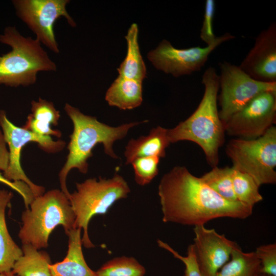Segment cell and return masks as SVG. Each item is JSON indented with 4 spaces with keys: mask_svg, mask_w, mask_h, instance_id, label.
Wrapping results in <instances>:
<instances>
[{
    "mask_svg": "<svg viewBox=\"0 0 276 276\" xmlns=\"http://www.w3.org/2000/svg\"><path fill=\"white\" fill-rule=\"evenodd\" d=\"M158 194L165 223L195 226L218 218L244 219L253 210L223 198L185 166H175L163 175Z\"/></svg>",
    "mask_w": 276,
    "mask_h": 276,
    "instance_id": "1",
    "label": "cell"
},
{
    "mask_svg": "<svg viewBox=\"0 0 276 276\" xmlns=\"http://www.w3.org/2000/svg\"><path fill=\"white\" fill-rule=\"evenodd\" d=\"M64 109L72 120L74 129L70 135L67 146L68 154L66 160L59 173V180L61 191L70 198L66 179L73 169L86 174L88 170L87 160L93 156L92 150L99 143H102L105 154L113 159L119 156L113 149V143L122 140L133 127L147 122H133L113 127L99 122L94 117L84 114L80 110L68 103Z\"/></svg>",
    "mask_w": 276,
    "mask_h": 276,
    "instance_id": "2",
    "label": "cell"
},
{
    "mask_svg": "<svg viewBox=\"0 0 276 276\" xmlns=\"http://www.w3.org/2000/svg\"><path fill=\"white\" fill-rule=\"evenodd\" d=\"M204 86L202 98L195 111L175 127L167 129L171 143L189 141L203 150L208 164L212 167L219 163V149L224 142L225 130L217 108L219 77L213 67L202 75Z\"/></svg>",
    "mask_w": 276,
    "mask_h": 276,
    "instance_id": "3",
    "label": "cell"
},
{
    "mask_svg": "<svg viewBox=\"0 0 276 276\" xmlns=\"http://www.w3.org/2000/svg\"><path fill=\"white\" fill-rule=\"evenodd\" d=\"M0 42L11 50L0 56V84L10 87L35 83L40 72H55L56 63L36 39L25 37L15 27L5 28Z\"/></svg>",
    "mask_w": 276,
    "mask_h": 276,
    "instance_id": "4",
    "label": "cell"
},
{
    "mask_svg": "<svg viewBox=\"0 0 276 276\" xmlns=\"http://www.w3.org/2000/svg\"><path fill=\"white\" fill-rule=\"evenodd\" d=\"M18 237L22 244L37 249L48 246L50 234L62 225L65 233L75 228V215L68 197L61 191L52 190L34 198L22 213Z\"/></svg>",
    "mask_w": 276,
    "mask_h": 276,
    "instance_id": "5",
    "label": "cell"
},
{
    "mask_svg": "<svg viewBox=\"0 0 276 276\" xmlns=\"http://www.w3.org/2000/svg\"><path fill=\"white\" fill-rule=\"evenodd\" d=\"M76 190L69 200L75 215V228L83 230L82 243L87 248L95 247L88 234V226L96 215L105 214L118 200L126 198L130 192L127 181L116 173L110 178L99 177L76 183Z\"/></svg>",
    "mask_w": 276,
    "mask_h": 276,
    "instance_id": "6",
    "label": "cell"
},
{
    "mask_svg": "<svg viewBox=\"0 0 276 276\" xmlns=\"http://www.w3.org/2000/svg\"><path fill=\"white\" fill-rule=\"evenodd\" d=\"M225 152L232 168L252 177L259 186L276 182V127L253 140L231 139Z\"/></svg>",
    "mask_w": 276,
    "mask_h": 276,
    "instance_id": "7",
    "label": "cell"
},
{
    "mask_svg": "<svg viewBox=\"0 0 276 276\" xmlns=\"http://www.w3.org/2000/svg\"><path fill=\"white\" fill-rule=\"evenodd\" d=\"M219 65L220 93L217 98L220 107L219 116L223 126L231 116L258 95L265 91H276V82L257 81L239 66L225 61Z\"/></svg>",
    "mask_w": 276,
    "mask_h": 276,
    "instance_id": "8",
    "label": "cell"
},
{
    "mask_svg": "<svg viewBox=\"0 0 276 276\" xmlns=\"http://www.w3.org/2000/svg\"><path fill=\"white\" fill-rule=\"evenodd\" d=\"M0 126L8 146L9 164L3 172L4 176L11 181H21L27 184L35 197L44 193L43 187L34 183L26 175L20 165L22 148L29 142H36L43 151L55 153L61 151L66 143L62 140L54 141L50 136L37 134L22 127L13 124L7 118L6 112L0 110Z\"/></svg>",
    "mask_w": 276,
    "mask_h": 276,
    "instance_id": "9",
    "label": "cell"
},
{
    "mask_svg": "<svg viewBox=\"0 0 276 276\" xmlns=\"http://www.w3.org/2000/svg\"><path fill=\"white\" fill-rule=\"evenodd\" d=\"M68 0H14L17 16L36 35V39L51 51L59 53L54 31L57 19L64 17L72 27L76 26L66 6Z\"/></svg>",
    "mask_w": 276,
    "mask_h": 276,
    "instance_id": "10",
    "label": "cell"
},
{
    "mask_svg": "<svg viewBox=\"0 0 276 276\" xmlns=\"http://www.w3.org/2000/svg\"><path fill=\"white\" fill-rule=\"evenodd\" d=\"M235 38L229 33L218 36L212 44L205 47H191L179 49L166 39L163 40L147 57L157 70L175 77L190 75L199 71L207 61L210 55L221 44Z\"/></svg>",
    "mask_w": 276,
    "mask_h": 276,
    "instance_id": "11",
    "label": "cell"
},
{
    "mask_svg": "<svg viewBox=\"0 0 276 276\" xmlns=\"http://www.w3.org/2000/svg\"><path fill=\"white\" fill-rule=\"evenodd\" d=\"M275 121L276 91H265L231 116L224 128L228 135L253 140L263 135Z\"/></svg>",
    "mask_w": 276,
    "mask_h": 276,
    "instance_id": "12",
    "label": "cell"
},
{
    "mask_svg": "<svg viewBox=\"0 0 276 276\" xmlns=\"http://www.w3.org/2000/svg\"><path fill=\"white\" fill-rule=\"evenodd\" d=\"M194 233L193 244L199 270L203 276H215L238 244L204 225L195 226Z\"/></svg>",
    "mask_w": 276,
    "mask_h": 276,
    "instance_id": "13",
    "label": "cell"
},
{
    "mask_svg": "<svg viewBox=\"0 0 276 276\" xmlns=\"http://www.w3.org/2000/svg\"><path fill=\"white\" fill-rule=\"evenodd\" d=\"M239 67L252 79L276 82V24L272 22L256 38L254 47Z\"/></svg>",
    "mask_w": 276,
    "mask_h": 276,
    "instance_id": "14",
    "label": "cell"
},
{
    "mask_svg": "<svg viewBox=\"0 0 276 276\" xmlns=\"http://www.w3.org/2000/svg\"><path fill=\"white\" fill-rule=\"evenodd\" d=\"M81 232L73 228L66 234L68 238L66 256L62 261L50 265L51 276H97L84 259Z\"/></svg>",
    "mask_w": 276,
    "mask_h": 276,
    "instance_id": "15",
    "label": "cell"
},
{
    "mask_svg": "<svg viewBox=\"0 0 276 276\" xmlns=\"http://www.w3.org/2000/svg\"><path fill=\"white\" fill-rule=\"evenodd\" d=\"M167 129L158 126L152 128L147 135L130 140L124 153L125 164H131L134 159L140 157L152 156L160 158L165 157L166 148L170 144Z\"/></svg>",
    "mask_w": 276,
    "mask_h": 276,
    "instance_id": "16",
    "label": "cell"
},
{
    "mask_svg": "<svg viewBox=\"0 0 276 276\" xmlns=\"http://www.w3.org/2000/svg\"><path fill=\"white\" fill-rule=\"evenodd\" d=\"M31 112L23 128L40 135L61 137L60 130L51 128L52 125L58 124L60 117L59 111L53 102L41 98L37 101H32Z\"/></svg>",
    "mask_w": 276,
    "mask_h": 276,
    "instance_id": "17",
    "label": "cell"
},
{
    "mask_svg": "<svg viewBox=\"0 0 276 276\" xmlns=\"http://www.w3.org/2000/svg\"><path fill=\"white\" fill-rule=\"evenodd\" d=\"M143 82L119 76L106 92L105 99L110 106L130 110L142 104Z\"/></svg>",
    "mask_w": 276,
    "mask_h": 276,
    "instance_id": "18",
    "label": "cell"
},
{
    "mask_svg": "<svg viewBox=\"0 0 276 276\" xmlns=\"http://www.w3.org/2000/svg\"><path fill=\"white\" fill-rule=\"evenodd\" d=\"M13 197L11 191L0 190V273L12 270L22 251L11 238L7 226L5 213Z\"/></svg>",
    "mask_w": 276,
    "mask_h": 276,
    "instance_id": "19",
    "label": "cell"
},
{
    "mask_svg": "<svg viewBox=\"0 0 276 276\" xmlns=\"http://www.w3.org/2000/svg\"><path fill=\"white\" fill-rule=\"evenodd\" d=\"M138 37L139 28L136 24L133 23L125 36L127 45L126 56L117 71L119 76L143 82L146 77L147 70L141 54Z\"/></svg>",
    "mask_w": 276,
    "mask_h": 276,
    "instance_id": "20",
    "label": "cell"
},
{
    "mask_svg": "<svg viewBox=\"0 0 276 276\" xmlns=\"http://www.w3.org/2000/svg\"><path fill=\"white\" fill-rule=\"evenodd\" d=\"M22 255L15 262L12 271L18 276H51V261L45 251L29 244H22Z\"/></svg>",
    "mask_w": 276,
    "mask_h": 276,
    "instance_id": "21",
    "label": "cell"
},
{
    "mask_svg": "<svg viewBox=\"0 0 276 276\" xmlns=\"http://www.w3.org/2000/svg\"><path fill=\"white\" fill-rule=\"evenodd\" d=\"M261 269L255 252H243L238 245L233 250L230 260L215 276H261Z\"/></svg>",
    "mask_w": 276,
    "mask_h": 276,
    "instance_id": "22",
    "label": "cell"
},
{
    "mask_svg": "<svg viewBox=\"0 0 276 276\" xmlns=\"http://www.w3.org/2000/svg\"><path fill=\"white\" fill-rule=\"evenodd\" d=\"M232 182L237 201L253 208L256 203L263 200L259 192L260 186L247 174L233 168Z\"/></svg>",
    "mask_w": 276,
    "mask_h": 276,
    "instance_id": "23",
    "label": "cell"
},
{
    "mask_svg": "<svg viewBox=\"0 0 276 276\" xmlns=\"http://www.w3.org/2000/svg\"><path fill=\"white\" fill-rule=\"evenodd\" d=\"M232 174V167L216 166L200 178L221 197L228 201H236L237 200L233 190Z\"/></svg>",
    "mask_w": 276,
    "mask_h": 276,
    "instance_id": "24",
    "label": "cell"
},
{
    "mask_svg": "<svg viewBox=\"0 0 276 276\" xmlns=\"http://www.w3.org/2000/svg\"><path fill=\"white\" fill-rule=\"evenodd\" d=\"M95 272L97 276H144L146 269L135 258L122 256L108 261Z\"/></svg>",
    "mask_w": 276,
    "mask_h": 276,
    "instance_id": "25",
    "label": "cell"
},
{
    "mask_svg": "<svg viewBox=\"0 0 276 276\" xmlns=\"http://www.w3.org/2000/svg\"><path fill=\"white\" fill-rule=\"evenodd\" d=\"M159 160L160 158L156 156L134 159L131 164L133 169L136 183L142 186L150 183L159 172L158 165Z\"/></svg>",
    "mask_w": 276,
    "mask_h": 276,
    "instance_id": "26",
    "label": "cell"
},
{
    "mask_svg": "<svg viewBox=\"0 0 276 276\" xmlns=\"http://www.w3.org/2000/svg\"><path fill=\"white\" fill-rule=\"evenodd\" d=\"M158 246L170 252L174 258L181 261L185 266L184 276H203L199 270L193 244L188 246L186 256L179 254L167 243L158 239L157 241Z\"/></svg>",
    "mask_w": 276,
    "mask_h": 276,
    "instance_id": "27",
    "label": "cell"
},
{
    "mask_svg": "<svg viewBox=\"0 0 276 276\" xmlns=\"http://www.w3.org/2000/svg\"><path fill=\"white\" fill-rule=\"evenodd\" d=\"M255 252L260 261L262 273L276 276V244L260 245Z\"/></svg>",
    "mask_w": 276,
    "mask_h": 276,
    "instance_id": "28",
    "label": "cell"
},
{
    "mask_svg": "<svg viewBox=\"0 0 276 276\" xmlns=\"http://www.w3.org/2000/svg\"><path fill=\"white\" fill-rule=\"evenodd\" d=\"M215 11V3L214 0H206L205 4L203 20L200 30L201 39L209 45L217 39L213 30V21Z\"/></svg>",
    "mask_w": 276,
    "mask_h": 276,
    "instance_id": "29",
    "label": "cell"
},
{
    "mask_svg": "<svg viewBox=\"0 0 276 276\" xmlns=\"http://www.w3.org/2000/svg\"><path fill=\"white\" fill-rule=\"evenodd\" d=\"M0 182L3 183L18 193L22 197L26 209H28L35 196L29 187L25 182L21 181H11L7 179L0 171Z\"/></svg>",
    "mask_w": 276,
    "mask_h": 276,
    "instance_id": "30",
    "label": "cell"
},
{
    "mask_svg": "<svg viewBox=\"0 0 276 276\" xmlns=\"http://www.w3.org/2000/svg\"><path fill=\"white\" fill-rule=\"evenodd\" d=\"M9 159L8 148L4 135L0 130V171L4 172L8 167Z\"/></svg>",
    "mask_w": 276,
    "mask_h": 276,
    "instance_id": "31",
    "label": "cell"
},
{
    "mask_svg": "<svg viewBox=\"0 0 276 276\" xmlns=\"http://www.w3.org/2000/svg\"><path fill=\"white\" fill-rule=\"evenodd\" d=\"M0 276H18L14 274L12 270L9 272H4L0 273Z\"/></svg>",
    "mask_w": 276,
    "mask_h": 276,
    "instance_id": "32",
    "label": "cell"
},
{
    "mask_svg": "<svg viewBox=\"0 0 276 276\" xmlns=\"http://www.w3.org/2000/svg\"><path fill=\"white\" fill-rule=\"evenodd\" d=\"M261 276H269V275H266V274H262V275Z\"/></svg>",
    "mask_w": 276,
    "mask_h": 276,
    "instance_id": "33",
    "label": "cell"
}]
</instances>
